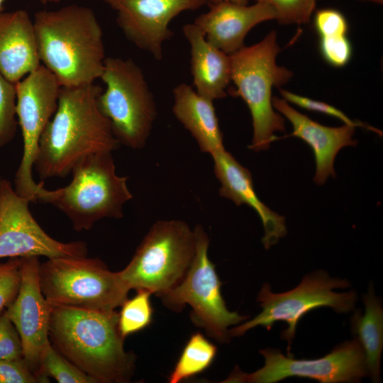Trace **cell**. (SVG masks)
I'll list each match as a JSON object with an SVG mask.
<instances>
[{
  "label": "cell",
  "mask_w": 383,
  "mask_h": 383,
  "mask_svg": "<svg viewBox=\"0 0 383 383\" xmlns=\"http://www.w3.org/2000/svg\"><path fill=\"white\" fill-rule=\"evenodd\" d=\"M102 91L94 83L60 87L57 110L40 137L34 162L42 181L65 177L82 159L118 148L98 104Z\"/></svg>",
  "instance_id": "cell-1"
},
{
  "label": "cell",
  "mask_w": 383,
  "mask_h": 383,
  "mask_svg": "<svg viewBox=\"0 0 383 383\" xmlns=\"http://www.w3.org/2000/svg\"><path fill=\"white\" fill-rule=\"evenodd\" d=\"M116 311L52 306V346L97 383H125L135 370V355L123 347Z\"/></svg>",
  "instance_id": "cell-2"
},
{
  "label": "cell",
  "mask_w": 383,
  "mask_h": 383,
  "mask_svg": "<svg viewBox=\"0 0 383 383\" xmlns=\"http://www.w3.org/2000/svg\"><path fill=\"white\" fill-rule=\"evenodd\" d=\"M43 65L61 87H77L99 79L106 59L103 30L89 7L70 4L34 15Z\"/></svg>",
  "instance_id": "cell-3"
},
{
  "label": "cell",
  "mask_w": 383,
  "mask_h": 383,
  "mask_svg": "<svg viewBox=\"0 0 383 383\" xmlns=\"http://www.w3.org/2000/svg\"><path fill=\"white\" fill-rule=\"evenodd\" d=\"M71 182L55 190L43 188L36 201L62 212L78 232L89 231L106 218H121L132 198L128 177L116 174L112 152H101L80 160L72 169Z\"/></svg>",
  "instance_id": "cell-4"
},
{
  "label": "cell",
  "mask_w": 383,
  "mask_h": 383,
  "mask_svg": "<svg viewBox=\"0 0 383 383\" xmlns=\"http://www.w3.org/2000/svg\"><path fill=\"white\" fill-rule=\"evenodd\" d=\"M279 52L277 33L272 30L259 43L230 55L233 94L242 98L250 111L253 135L249 148L255 152L268 149L278 139L274 133L285 130L282 115L272 106V89L287 84L293 73L277 64Z\"/></svg>",
  "instance_id": "cell-5"
},
{
  "label": "cell",
  "mask_w": 383,
  "mask_h": 383,
  "mask_svg": "<svg viewBox=\"0 0 383 383\" xmlns=\"http://www.w3.org/2000/svg\"><path fill=\"white\" fill-rule=\"evenodd\" d=\"M39 279L51 306L111 311L123 304L130 291L118 272L87 256L48 258L40 264Z\"/></svg>",
  "instance_id": "cell-6"
},
{
  "label": "cell",
  "mask_w": 383,
  "mask_h": 383,
  "mask_svg": "<svg viewBox=\"0 0 383 383\" xmlns=\"http://www.w3.org/2000/svg\"><path fill=\"white\" fill-rule=\"evenodd\" d=\"M99 79L106 89L98 104L114 136L128 148H144L157 111L142 69L132 59L106 57Z\"/></svg>",
  "instance_id": "cell-7"
},
{
  "label": "cell",
  "mask_w": 383,
  "mask_h": 383,
  "mask_svg": "<svg viewBox=\"0 0 383 383\" xmlns=\"http://www.w3.org/2000/svg\"><path fill=\"white\" fill-rule=\"evenodd\" d=\"M194 231L180 220L155 223L119 275L126 287L157 296L184 277L195 254Z\"/></svg>",
  "instance_id": "cell-8"
},
{
  "label": "cell",
  "mask_w": 383,
  "mask_h": 383,
  "mask_svg": "<svg viewBox=\"0 0 383 383\" xmlns=\"http://www.w3.org/2000/svg\"><path fill=\"white\" fill-rule=\"evenodd\" d=\"M194 232L195 254L186 274L177 285L157 296L166 307L177 312L189 305L192 322L218 342L226 343L231 337L228 328L248 316L227 309L221 294L222 283L208 256L209 236L200 225Z\"/></svg>",
  "instance_id": "cell-9"
},
{
  "label": "cell",
  "mask_w": 383,
  "mask_h": 383,
  "mask_svg": "<svg viewBox=\"0 0 383 383\" xmlns=\"http://www.w3.org/2000/svg\"><path fill=\"white\" fill-rule=\"evenodd\" d=\"M350 286L347 279L331 277L324 271L306 275L296 288L284 293L272 292L270 284L265 283L257 297L262 311L252 319L229 330L230 335L240 336L258 326L270 330L277 321H284L288 327L281 336L288 342L289 351L297 323L306 313L319 307H331L337 313L353 310L357 299L355 290L342 293L333 291Z\"/></svg>",
  "instance_id": "cell-10"
},
{
  "label": "cell",
  "mask_w": 383,
  "mask_h": 383,
  "mask_svg": "<svg viewBox=\"0 0 383 383\" xmlns=\"http://www.w3.org/2000/svg\"><path fill=\"white\" fill-rule=\"evenodd\" d=\"M16 114L23 150L14 177L16 192L31 202L44 188L43 182L36 183L33 169L40 137L55 113L61 86L55 75L41 65L16 84Z\"/></svg>",
  "instance_id": "cell-11"
},
{
  "label": "cell",
  "mask_w": 383,
  "mask_h": 383,
  "mask_svg": "<svg viewBox=\"0 0 383 383\" xmlns=\"http://www.w3.org/2000/svg\"><path fill=\"white\" fill-rule=\"evenodd\" d=\"M264 366L251 374L235 369L223 382L274 383L287 377H307L323 383L358 382L367 372L364 350L355 338L315 360H296L275 349L260 350Z\"/></svg>",
  "instance_id": "cell-12"
},
{
  "label": "cell",
  "mask_w": 383,
  "mask_h": 383,
  "mask_svg": "<svg viewBox=\"0 0 383 383\" xmlns=\"http://www.w3.org/2000/svg\"><path fill=\"white\" fill-rule=\"evenodd\" d=\"M31 201L3 179L0 194V259L87 256L82 241L63 243L48 235L29 210Z\"/></svg>",
  "instance_id": "cell-13"
},
{
  "label": "cell",
  "mask_w": 383,
  "mask_h": 383,
  "mask_svg": "<svg viewBox=\"0 0 383 383\" xmlns=\"http://www.w3.org/2000/svg\"><path fill=\"white\" fill-rule=\"evenodd\" d=\"M21 260L19 290L4 313L20 335L25 362L40 382H48L41 362L45 350L50 343L49 324L52 306L41 291L38 257Z\"/></svg>",
  "instance_id": "cell-14"
},
{
  "label": "cell",
  "mask_w": 383,
  "mask_h": 383,
  "mask_svg": "<svg viewBox=\"0 0 383 383\" xmlns=\"http://www.w3.org/2000/svg\"><path fill=\"white\" fill-rule=\"evenodd\" d=\"M116 13V22L125 37L156 60L163 57V44L173 33L170 29L174 18L186 11H194L206 0H104Z\"/></svg>",
  "instance_id": "cell-15"
},
{
  "label": "cell",
  "mask_w": 383,
  "mask_h": 383,
  "mask_svg": "<svg viewBox=\"0 0 383 383\" xmlns=\"http://www.w3.org/2000/svg\"><path fill=\"white\" fill-rule=\"evenodd\" d=\"M209 10L194 20L206 39L228 55L244 45L248 33L257 24L277 18L274 10L263 2L248 6L221 1L209 4Z\"/></svg>",
  "instance_id": "cell-16"
},
{
  "label": "cell",
  "mask_w": 383,
  "mask_h": 383,
  "mask_svg": "<svg viewBox=\"0 0 383 383\" xmlns=\"http://www.w3.org/2000/svg\"><path fill=\"white\" fill-rule=\"evenodd\" d=\"M272 106L292 123L293 131L289 136H295L305 141L313 150L316 171L313 178L317 184H323L331 176L335 177L334 160L340 149L355 146L353 138L355 126L344 124L339 127L321 125L299 112L284 99L272 97Z\"/></svg>",
  "instance_id": "cell-17"
},
{
  "label": "cell",
  "mask_w": 383,
  "mask_h": 383,
  "mask_svg": "<svg viewBox=\"0 0 383 383\" xmlns=\"http://www.w3.org/2000/svg\"><path fill=\"white\" fill-rule=\"evenodd\" d=\"M213 170L221 184L219 194L236 205L253 209L263 224L262 242L266 249L278 243L287 233L284 217L272 211L257 196L250 172L241 165L225 148L212 153Z\"/></svg>",
  "instance_id": "cell-18"
},
{
  "label": "cell",
  "mask_w": 383,
  "mask_h": 383,
  "mask_svg": "<svg viewBox=\"0 0 383 383\" xmlns=\"http://www.w3.org/2000/svg\"><path fill=\"white\" fill-rule=\"evenodd\" d=\"M33 21L23 9L0 13V73L16 84L40 65Z\"/></svg>",
  "instance_id": "cell-19"
},
{
  "label": "cell",
  "mask_w": 383,
  "mask_h": 383,
  "mask_svg": "<svg viewBox=\"0 0 383 383\" xmlns=\"http://www.w3.org/2000/svg\"><path fill=\"white\" fill-rule=\"evenodd\" d=\"M182 31L190 47L191 74L195 91L213 101L226 97L231 82L230 55L207 41L194 23L185 24Z\"/></svg>",
  "instance_id": "cell-20"
},
{
  "label": "cell",
  "mask_w": 383,
  "mask_h": 383,
  "mask_svg": "<svg viewBox=\"0 0 383 383\" xmlns=\"http://www.w3.org/2000/svg\"><path fill=\"white\" fill-rule=\"evenodd\" d=\"M172 111L196 140L200 150L210 155L225 148L213 101L181 83L173 89Z\"/></svg>",
  "instance_id": "cell-21"
},
{
  "label": "cell",
  "mask_w": 383,
  "mask_h": 383,
  "mask_svg": "<svg viewBox=\"0 0 383 383\" xmlns=\"http://www.w3.org/2000/svg\"><path fill=\"white\" fill-rule=\"evenodd\" d=\"M365 313H354L351 320L353 332L357 335L364 350L367 372L374 382H379V366L383 348V310L371 284L363 296Z\"/></svg>",
  "instance_id": "cell-22"
},
{
  "label": "cell",
  "mask_w": 383,
  "mask_h": 383,
  "mask_svg": "<svg viewBox=\"0 0 383 383\" xmlns=\"http://www.w3.org/2000/svg\"><path fill=\"white\" fill-rule=\"evenodd\" d=\"M216 347L200 333L191 335L169 378L170 383H178L206 370L213 361Z\"/></svg>",
  "instance_id": "cell-23"
},
{
  "label": "cell",
  "mask_w": 383,
  "mask_h": 383,
  "mask_svg": "<svg viewBox=\"0 0 383 383\" xmlns=\"http://www.w3.org/2000/svg\"><path fill=\"white\" fill-rule=\"evenodd\" d=\"M136 291L135 296L123 303L118 313V326L123 338L145 328L152 321V293L144 289Z\"/></svg>",
  "instance_id": "cell-24"
},
{
  "label": "cell",
  "mask_w": 383,
  "mask_h": 383,
  "mask_svg": "<svg viewBox=\"0 0 383 383\" xmlns=\"http://www.w3.org/2000/svg\"><path fill=\"white\" fill-rule=\"evenodd\" d=\"M41 365L44 374L59 383H97L65 358L51 343L45 350Z\"/></svg>",
  "instance_id": "cell-25"
},
{
  "label": "cell",
  "mask_w": 383,
  "mask_h": 383,
  "mask_svg": "<svg viewBox=\"0 0 383 383\" xmlns=\"http://www.w3.org/2000/svg\"><path fill=\"white\" fill-rule=\"evenodd\" d=\"M16 87L0 73V149L15 137L18 119Z\"/></svg>",
  "instance_id": "cell-26"
},
{
  "label": "cell",
  "mask_w": 383,
  "mask_h": 383,
  "mask_svg": "<svg viewBox=\"0 0 383 383\" xmlns=\"http://www.w3.org/2000/svg\"><path fill=\"white\" fill-rule=\"evenodd\" d=\"M269 4L274 10L281 24L308 23L315 9L316 0H255Z\"/></svg>",
  "instance_id": "cell-27"
},
{
  "label": "cell",
  "mask_w": 383,
  "mask_h": 383,
  "mask_svg": "<svg viewBox=\"0 0 383 383\" xmlns=\"http://www.w3.org/2000/svg\"><path fill=\"white\" fill-rule=\"evenodd\" d=\"M319 38L321 53L329 65L341 67L349 62L353 49L347 34L323 35Z\"/></svg>",
  "instance_id": "cell-28"
},
{
  "label": "cell",
  "mask_w": 383,
  "mask_h": 383,
  "mask_svg": "<svg viewBox=\"0 0 383 383\" xmlns=\"http://www.w3.org/2000/svg\"><path fill=\"white\" fill-rule=\"evenodd\" d=\"M21 258L0 262V313L16 298L21 282Z\"/></svg>",
  "instance_id": "cell-29"
},
{
  "label": "cell",
  "mask_w": 383,
  "mask_h": 383,
  "mask_svg": "<svg viewBox=\"0 0 383 383\" xmlns=\"http://www.w3.org/2000/svg\"><path fill=\"white\" fill-rule=\"evenodd\" d=\"M280 93L283 99L288 103H292L309 111H316L335 117L341 120L344 124L352 125L355 126V127L362 126L373 131H376L379 133H380L379 131L367 126L362 122L351 120L340 110L325 102L316 101L309 97L299 95L283 89H280Z\"/></svg>",
  "instance_id": "cell-30"
},
{
  "label": "cell",
  "mask_w": 383,
  "mask_h": 383,
  "mask_svg": "<svg viewBox=\"0 0 383 383\" xmlns=\"http://www.w3.org/2000/svg\"><path fill=\"white\" fill-rule=\"evenodd\" d=\"M23 359L20 335L10 319L4 312L0 313V360Z\"/></svg>",
  "instance_id": "cell-31"
},
{
  "label": "cell",
  "mask_w": 383,
  "mask_h": 383,
  "mask_svg": "<svg viewBox=\"0 0 383 383\" xmlns=\"http://www.w3.org/2000/svg\"><path fill=\"white\" fill-rule=\"evenodd\" d=\"M314 27L319 36L347 34L348 24L340 11L327 8L316 11L313 17Z\"/></svg>",
  "instance_id": "cell-32"
},
{
  "label": "cell",
  "mask_w": 383,
  "mask_h": 383,
  "mask_svg": "<svg viewBox=\"0 0 383 383\" xmlns=\"http://www.w3.org/2000/svg\"><path fill=\"white\" fill-rule=\"evenodd\" d=\"M40 379L32 372L24 359L0 360V383H36Z\"/></svg>",
  "instance_id": "cell-33"
},
{
  "label": "cell",
  "mask_w": 383,
  "mask_h": 383,
  "mask_svg": "<svg viewBox=\"0 0 383 383\" xmlns=\"http://www.w3.org/2000/svg\"><path fill=\"white\" fill-rule=\"evenodd\" d=\"M248 1L249 0H206L207 4H215V3L221 2V1H229V2L235 3L238 4H243V5L248 4Z\"/></svg>",
  "instance_id": "cell-34"
},
{
  "label": "cell",
  "mask_w": 383,
  "mask_h": 383,
  "mask_svg": "<svg viewBox=\"0 0 383 383\" xmlns=\"http://www.w3.org/2000/svg\"><path fill=\"white\" fill-rule=\"evenodd\" d=\"M61 0H41V1L44 4H46V3H57V2H59ZM5 0H0V13L3 12L4 11V3Z\"/></svg>",
  "instance_id": "cell-35"
},
{
  "label": "cell",
  "mask_w": 383,
  "mask_h": 383,
  "mask_svg": "<svg viewBox=\"0 0 383 383\" xmlns=\"http://www.w3.org/2000/svg\"><path fill=\"white\" fill-rule=\"evenodd\" d=\"M360 1H370V2L379 4H382L383 3V0H360Z\"/></svg>",
  "instance_id": "cell-36"
},
{
  "label": "cell",
  "mask_w": 383,
  "mask_h": 383,
  "mask_svg": "<svg viewBox=\"0 0 383 383\" xmlns=\"http://www.w3.org/2000/svg\"><path fill=\"white\" fill-rule=\"evenodd\" d=\"M2 180H3V179L0 176V194H1V189Z\"/></svg>",
  "instance_id": "cell-37"
}]
</instances>
